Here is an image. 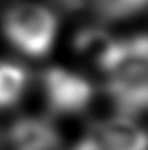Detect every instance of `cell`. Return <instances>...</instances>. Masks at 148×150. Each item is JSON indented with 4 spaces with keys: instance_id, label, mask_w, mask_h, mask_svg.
<instances>
[{
    "instance_id": "1",
    "label": "cell",
    "mask_w": 148,
    "mask_h": 150,
    "mask_svg": "<svg viewBox=\"0 0 148 150\" xmlns=\"http://www.w3.org/2000/svg\"><path fill=\"white\" fill-rule=\"evenodd\" d=\"M102 72L107 93L121 115L148 112V34L116 40Z\"/></svg>"
},
{
    "instance_id": "2",
    "label": "cell",
    "mask_w": 148,
    "mask_h": 150,
    "mask_svg": "<svg viewBox=\"0 0 148 150\" xmlns=\"http://www.w3.org/2000/svg\"><path fill=\"white\" fill-rule=\"evenodd\" d=\"M58 26L54 11L37 2H16L2 16L5 38L30 58H41L51 51L58 37Z\"/></svg>"
},
{
    "instance_id": "6",
    "label": "cell",
    "mask_w": 148,
    "mask_h": 150,
    "mask_svg": "<svg viewBox=\"0 0 148 150\" xmlns=\"http://www.w3.org/2000/svg\"><path fill=\"white\" fill-rule=\"evenodd\" d=\"M116 38L108 35L105 30L99 27H89L83 29L75 35L73 40V50L84 61L96 66L99 70H104L105 64L112 54Z\"/></svg>"
},
{
    "instance_id": "5",
    "label": "cell",
    "mask_w": 148,
    "mask_h": 150,
    "mask_svg": "<svg viewBox=\"0 0 148 150\" xmlns=\"http://www.w3.org/2000/svg\"><path fill=\"white\" fill-rule=\"evenodd\" d=\"M10 150H58L59 133L48 120L24 117L10 126L6 134Z\"/></svg>"
},
{
    "instance_id": "8",
    "label": "cell",
    "mask_w": 148,
    "mask_h": 150,
    "mask_svg": "<svg viewBox=\"0 0 148 150\" xmlns=\"http://www.w3.org/2000/svg\"><path fill=\"white\" fill-rule=\"evenodd\" d=\"M94 11L105 21H118L148 10V0H93Z\"/></svg>"
},
{
    "instance_id": "3",
    "label": "cell",
    "mask_w": 148,
    "mask_h": 150,
    "mask_svg": "<svg viewBox=\"0 0 148 150\" xmlns=\"http://www.w3.org/2000/svg\"><path fill=\"white\" fill-rule=\"evenodd\" d=\"M48 109L58 115H75L91 104L94 88L88 78L62 67H49L41 77Z\"/></svg>"
},
{
    "instance_id": "7",
    "label": "cell",
    "mask_w": 148,
    "mask_h": 150,
    "mask_svg": "<svg viewBox=\"0 0 148 150\" xmlns=\"http://www.w3.org/2000/svg\"><path fill=\"white\" fill-rule=\"evenodd\" d=\"M29 83V74L15 62H0V109H8L21 101Z\"/></svg>"
},
{
    "instance_id": "4",
    "label": "cell",
    "mask_w": 148,
    "mask_h": 150,
    "mask_svg": "<svg viewBox=\"0 0 148 150\" xmlns=\"http://www.w3.org/2000/svg\"><path fill=\"white\" fill-rule=\"evenodd\" d=\"M91 131L100 150H148V131L131 117L108 118Z\"/></svg>"
}]
</instances>
